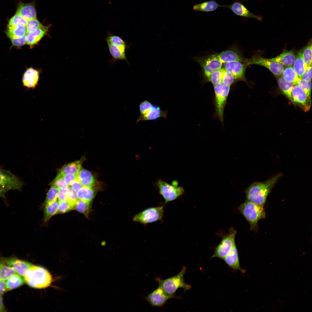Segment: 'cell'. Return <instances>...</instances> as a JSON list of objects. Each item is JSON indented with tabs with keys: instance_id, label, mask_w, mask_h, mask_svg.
Instances as JSON below:
<instances>
[{
	"instance_id": "74e56055",
	"label": "cell",
	"mask_w": 312,
	"mask_h": 312,
	"mask_svg": "<svg viewBox=\"0 0 312 312\" xmlns=\"http://www.w3.org/2000/svg\"><path fill=\"white\" fill-rule=\"evenodd\" d=\"M303 61L307 67L312 65V45L311 44L302 50Z\"/></svg>"
},
{
	"instance_id": "d6a6232c",
	"label": "cell",
	"mask_w": 312,
	"mask_h": 312,
	"mask_svg": "<svg viewBox=\"0 0 312 312\" xmlns=\"http://www.w3.org/2000/svg\"><path fill=\"white\" fill-rule=\"evenodd\" d=\"M92 203V201L78 199L75 204L74 209L88 218L91 211Z\"/></svg>"
},
{
	"instance_id": "f907efd6",
	"label": "cell",
	"mask_w": 312,
	"mask_h": 312,
	"mask_svg": "<svg viewBox=\"0 0 312 312\" xmlns=\"http://www.w3.org/2000/svg\"><path fill=\"white\" fill-rule=\"evenodd\" d=\"M10 40L12 44L15 46H22L26 43V35L21 38H13Z\"/></svg>"
},
{
	"instance_id": "9f6ffc18",
	"label": "cell",
	"mask_w": 312,
	"mask_h": 312,
	"mask_svg": "<svg viewBox=\"0 0 312 312\" xmlns=\"http://www.w3.org/2000/svg\"><path fill=\"white\" fill-rule=\"evenodd\" d=\"M7 190L0 185V197L4 196V194Z\"/></svg>"
},
{
	"instance_id": "e0dca14e",
	"label": "cell",
	"mask_w": 312,
	"mask_h": 312,
	"mask_svg": "<svg viewBox=\"0 0 312 312\" xmlns=\"http://www.w3.org/2000/svg\"><path fill=\"white\" fill-rule=\"evenodd\" d=\"M172 297L167 295L159 286L146 297V300L153 306L162 307Z\"/></svg>"
},
{
	"instance_id": "44dd1931",
	"label": "cell",
	"mask_w": 312,
	"mask_h": 312,
	"mask_svg": "<svg viewBox=\"0 0 312 312\" xmlns=\"http://www.w3.org/2000/svg\"><path fill=\"white\" fill-rule=\"evenodd\" d=\"M223 259L226 263L231 268L239 270L243 273L245 271L241 267L238 250L235 244L230 252Z\"/></svg>"
},
{
	"instance_id": "ab89813d",
	"label": "cell",
	"mask_w": 312,
	"mask_h": 312,
	"mask_svg": "<svg viewBox=\"0 0 312 312\" xmlns=\"http://www.w3.org/2000/svg\"><path fill=\"white\" fill-rule=\"evenodd\" d=\"M58 188L57 187L51 185L46 196L44 203L53 202L57 200Z\"/></svg>"
},
{
	"instance_id": "7dc6e473",
	"label": "cell",
	"mask_w": 312,
	"mask_h": 312,
	"mask_svg": "<svg viewBox=\"0 0 312 312\" xmlns=\"http://www.w3.org/2000/svg\"><path fill=\"white\" fill-rule=\"evenodd\" d=\"M153 104L150 102L145 100L141 102L139 105V110L140 114H142L151 108Z\"/></svg>"
},
{
	"instance_id": "f5cc1de1",
	"label": "cell",
	"mask_w": 312,
	"mask_h": 312,
	"mask_svg": "<svg viewBox=\"0 0 312 312\" xmlns=\"http://www.w3.org/2000/svg\"><path fill=\"white\" fill-rule=\"evenodd\" d=\"M58 202L67 200L66 190L58 188L57 198Z\"/></svg>"
},
{
	"instance_id": "5b68a950",
	"label": "cell",
	"mask_w": 312,
	"mask_h": 312,
	"mask_svg": "<svg viewBox=\"0 0 312 312\" xmlns=\"http://www.w3.org/2000/svg\"><path fill=\"white\" fill-rule=\"evenodd\" d=\"M107 47L112 58L109 61L112 65L119 60H124L129 64L126 54V50L129 48L127 42L119 36L108 32L105 37Z\"/></svg>"
},
{
	"instance_id": "c3c4849f",
	"label": "cell",
	"mask_w": 312,
	"mask_h": 312,
	"mask_svg": "<svg viewBox=\"0 0 312 312\" xmlns=\"http://www.w3.org/2000/svg\"><path fill=\"white\" fill-rule=\"evenodd\" d=\"M62 175L65 182L68 186L70 185L73 180L78 177L77 174H68Z\"/></svg>"
},
{
	"instance_id": "ac0fdd59",
	"label": "cell",
	"mask_w": 312,
	"mask_h": 312,
	"mask_svg": "<svg viewBox=\"0 0 312 312\" xmlns=\"http://www.w3.org/2000/svg\"><path fill=\"white\" fill-rule=\"evenodd\" d=\"M168 111L162 110L160 107L156 104H153L152 107L142 114L140 115L136 122L140 121L156 120L160 118L167 117Z\"/></svg>"
},
{
	"instance_id": "cb8c5ba5",
	"label": "cell",
	"mask_w": 312,
	"mask_h": 312,
	"mask_svg": "<svg viewBox=\"0 0 312 312\" xmlns=\"http://www.w3.org/2000/svg\"><path fill=\"white\" fill-rule=\"evenodd\" d=\"M100 188L98 185L91 187L82 186L77 192L78 199L92 201Z\"/></svg>"
},
{
	"instance_id": "6f0895ef",
	"label": "cell",
	"mask_w": 312,
	"mask_h": 312,
	"mask_svg": "<svg viewBox=\"0 0 312 312\" xmlns=\"http://www.w3.org/2000/svg\"></svg>"
},
{
	"instance_id": "4dcf8cb0",
	"label": "cell",
	"mask_w": 312,
	"mask_h": 312,
	"mask_svg": "<svg viewBox=\"0 0 312 312\" xmlns=\"http://www.w3.org/2000/svg\"><path fill=\"white\" fill-rule=\"evenodd\" d=\"M59 202L57 200L44 204L43 221L44 222L49 221L50 218L57 213Z\"/></svg>"
},
{
	"instance_id": "603a6c76",
	"label": "cell",
	"mask_w": 312,
	"mask_h": 312,
	"mask_svg": "<svg viewBox=\"0 0 312 312\" xmlns=\"http://www.w3.org/2000/svg\"><path fill=\"white\" fill-rule=\"evenodd\" d=\"M16 14L28 21L36 18V13L34 3H21L17 8Z\"/></svg>"
},
{
	"instance_id": "816d5d0a",
	"label": "cell",
	"mask_w": 312,
	"mask_h": 312,
	"mask_svg": "<svg viewBox=\"0 0 312 312\" xmlns=\"http://www.w3.org/2000/svg\"><path fill=\"white\" fill-rule=\"evenodd\" d=\"M70 186L77 192L83 186L78 177L71 182Z\"/></svg>"
},
{
	"instance_id": "b9f144b4",
	"label": "cell",
	"mask_w": 312,
	"mask_h": 312,
	"mask_svg": "<svg viewBox=\"0 0 312 312\" xmlns=\"http://www.w3.org/2000/svg\"><path fill=\"white\" fill-rule=\"evenodd\" d=\"M43 26L36 18L29 20L26 26L27 33L32 31Z\"/></svg>"
},
{
	"instance_id": "f35d334b",
	"label": "cell",
	"mask_w": 312,
	"mask_h": 312,
	"mask_svg": "<svg viewBox=\"0 0 312 312\" xmlns=\"http://www.w3.org/2000/svg\"><path fill=\"white\" fill-rule=\"evenodd\" d=\"M75 204L68 200L59 202L57 213H63L74 209Z\"/></svg>"
},
{
	"instance_id": "ba28073f",
	"label": "cell",
	"mask_w": 312,
	"mask_h": 312,
	"mask_svg": "<svg viewBox=\"0 0 312 312\" xmlns=\"http://www.w3.org/2000/svg\"><path fill=\"white\" fill-rule=\"evenodd\" d=\"M193 58L200 65L207 79L213 71L222 68L223 66V64L218 58L216 53L203 56L195 57Z\"/></svg>"
},
{
	"instance_id": "d6986e66",
	"label": "cell",
	"mask_w": 312,
	"mask_h": 312,
	"mask_svg": "<svg viewBox=\"0 0 312 312\" xmlns=\"http://www.w3.org/2000/svg\"><path fill=\"white\" fill-rule=\"evenodd\" d=\"M225 7L228 8L235 15L244 17L252 18L261 21L262 18L255 15L250 11L242 3V2L235 0L231 4L225 5Z\"/></svg>"
},
{
	"instance_id": "1f68e13d",
	"label": "cell",
	"mask_w": 312,
	"mask_h": 312,
	"mask_svg": "<svg viewBox=\"0 0 312 312\" xmlns=\"http://www.w3.org/2000/svg\"><path fill=\"white\" fill-rule=\"evenodd\" d=\"M293 68L299 78L301 79L307 67L304 63L302 56V50L298 53L296 60L293 64Z\"/></svg>"
},
{
	"instance_id": "5bb4252c",
	"label": "cell",
	"mask_w": 312,
	"mask_h": 312,
	"mask_svg": "<svg viewBox=\"0 0 312 312\" xmlns=\"http://www.w3.org/2000/svg\"><path fill=\"white\" fill-rule=\"evenodd\" d=\"M248 66L245 62L236 61L224 63L223 68L230 72L235 80L246 81L245 73Z\"/></svg>"
},
{
	"instance_id": "bcb514c9",
	"label": "cell",
	"mask_w": 312,
	"mask_h": 312,
	"mask_svg": "<svg viewBox=\"0 0 312 312\" xmlns=\"http://www.w3.org/2000/svg\"><path fill=\"white\" fill-rule=\"evenodd\" d=\"M67 200L75 205L78 200L77 192L71 187H68L66 190Z\"/></svg>"
},
{
	"instance_id": "277c9868",
	"label": "cell",
	"mask_w": 312,
	"mask_h": 312,
	"mask_svg": "<svg viewBox=\"0 0 312 312\" xmlns=\"http://www.w3.org/2000/svg\"><path fill=\"white\" fill-rule=\"evenodd\" d=\"M186 271V267L183 266L181 271L174 276L165 279L158 277L155 278V280L158 282L159 286L167 295L172 298H180V296H175V292L178 289L183 288L185 292L191 288V285L186 283L184 281V276Z\"/></svg>"
},
{
	"instance_id": "3957f363",
	"label": "cell",
	"mask_w": 312,
	"mask_h": 312,
	"mask_svg": "<svg viewBox=\"0 0 312 312\" xmlns=\"http://www.w3.org/2000/svg\"><path fill=\"white\" fill-rule=\"evenodd\" d=\"M238 209L249 224L250 230L257 232L258 222L266 217L264 206L246 200L239 206Z\"/></svg>"
},
{
	"instance_id": "60d3db41",
	"label": "cell",
	"mask_w": 312,
	"mask_h": 312,
	"mask_svg": "<svg viewBox=\"0 0 312 312\" xmlns=\"http://www.w3.org/2000/svg\"><path fill=\"white\" fill-rule=\"evenodd\" d=\"M51 185L65 190H67L69 187L65 182L62 175L59 173L53 181Z\"/></svg>"
},
{
	"instance_id": "52a82bcc",
	"label": "cell",
	"mask_w": 312,
	"mask_h": 312,
	"mask_svg": "<svg viewBox=\"0 0 312 312\" xmlns=\"http://www.w3.org/2000/svg\"><path fill=\"white\" fill-rule=\"evenodd\" d=\"M213 86L216 114L218 118L222 122L224 109L231 86L221 83Z\"/></svg>"
},
{
	"instance_id": "f1b7e54d",
	"label": "cell",
	"mask_w": 312,
	"mask_h": 312,
	"mask_svg": "<svg viewBox=\"0 0 312 312\" xmlns=\"http://www.w3.org/2000/svg\"><path fill=\"white\" fill-rule=\"evenodd\" d=\"M84 160V157H83L78 161L64 165L60 169L59 173L62 174H78L81 168V165Z\"/></svg>"
},
{
	"instance_id": "83f0119b",
	"label": "cell",
	"mask_w": 312,
	"mask_h": 312,
	"mask_svg": "<svg viewBox=\"0 0 312 312\" xmlns=\"http://www.w3.org/2000/svg\"><path fill=\"white\" fill-rule=\"evenodd\" d=\"M220 7H225V5L219 4L214 0H210L196 4L193 8L196 11L208 12L215 11Z\"/></svg>"
},
{
	"instance_id": "d4e9b609",
	"label": "cell",
	"mask_w": 312,
	"mask_h": 312,
	"mask_svg": "<svg viewBox=\"0 0 312 312\" xmlns=\"http://www.w3.org/2000/svg\"><path fill=\"white\" fill-rule=\"evenodd\" d=\"M78 176L83 186L91 187L98 184L96 178L92 173L84 168H81Z\"/></svg>"
},
{
	"instance_id": "8992f818",
	"label": "cell",
	"mask_w": 312,
	"mask_h": 312,
	"mask_svg": "<svg viewBox=\"0 0 312 312\" xmlns=\"http://www.w3.org/2000/svg\"><path fill=\"white\" fill-rule=\"evenodd\" d=\"M156 185L159 194L164 199L165 204L182 196L185 191L183 187L179 186L176 181H173L170 184L159 179L156 182Z\"/></svg>"
},
{
	"instance_id": "db71d44e",
	"label": "cell",
	"mask_w": 312,
	"mask_h": 312,
	"mask_svg": "<svg viewBox=\"0 0 312 312\" xmlns=\"http://www.w3.org/2000/svg\"><path fill=\"white\" fill-rule=\"evenodd\" d=\"M6 291L5 281L0 279V296H2Z\"/></svg>"
},
{
	"instance_id": "8d00e7d4",
	"label": "cell",
	"mask_w": 312,
	"mask_h": 312,
	"mask_svg": "<svg viewBox=\"0 0 312 312\" xmlns=\"http://www.w3.org/2000/svg\"><path fill=\"white\" fill-rule=\"evenodd\" d=\"M224 68H223L213 71L207 79V81L215 85L221 83Z\"/></svg>"
},
{
	"instance_id": "6da1fadb",
	"label": "cell",
	"mask_w": 312,
	"mask_h": 312,
	"mask_svg": "<svg viewBox=\"0 0 312 312\" xmlns=\"http://www.w3.org/2000/svg\"><path fill=\"white\" fill-rule=\"evenodd\" d=\"M282 175L279 173L265 181L252 184L246 190V200L264 206L268 195Z\"/></svg>"
},
{
	"instance_id": "e575fe53",
	"label": "cell",
	"mask_w": 312,
	"mask_h": 312,
	"mask_svg": "<svg viewBox=\"0 0 312 312\" xmlns=\"http://www.w3.org/2000/svg\"><path fill=\"white\" fill-rule=\"evenodd\" d=\"M278 86L283 93L291 101V92L294 85L285 80L282 77L277 78Z\"/></svg>"
},
{
	"instance_id": "30bf717a",
	"label": "cell",
	"mask_w": 312,
	"mask_h": 312,
	"mask_svg": "<svg viewBox=\"0 0 312 312\" xmlns=\"http://www.w3.org/2000/svg\"><path fill=\"white\" fill-rule=\"evenodd\" d=\"M164 205L147 208L135 216L133 220L145 224L161 220L164 213Z\"/></svg>"
},
{
	"instance_id": "9a60e30c",
	"label": "cell",
	"mask_w": 312,
	"mask_h": 312,
	"mask_svg": "<svg viewBox=\"0 0 312 312\" xmlns=\"http://www.w3.org/2000/svg\"><path fill=\"white\" fill-rule=\"evenodd\" d=\"M216 53L218 58L223 64L236 61L245 62L246 59L244 57L240 50L236 46L232 47Z\"/></svg>"
},
{
	"instance_id": "f6af8a7d",
	"label": "cell",
	"mask_w": 312,
	"mask_h": 312,
	"mask_svg": "<svg viewBox=\"0 0 312 312\" xmlns=\"http://www.w3.org/2000/svg\"><path fill=\"white\" fill-rule=\"evenodd\" d=\"M297 85L304 91L308 96L310 98L311 89V81H306L300 79Z\"/></svg>"
},
{
	"instance_id": "484cf974",
	"label": "cell",
	"mask_w": 312,
	"mask_h": 312,
	"mask_svg": "<svg viewBox=\"0 0 312 312\" xmlns=\"http://www.w3.org/2000/svg\"><path fill=\"white\" fill-rule=\"evenodd\" d=\"M296 58V57L293 51H284L276 57L269 59L283 66H289L293 64Z\"/></svg>"
},
{
	"instance_id": "4316f807",
	"label": "cell",
	"mask_w": 312,
	"mask_h": 312,
	"mask_svg": "<svg viewBox=\"0 0 312 312\" xmlns=\"http://www.w3.org/2000/svg\"><path fill=\"white\" fill-rule=\"evenodd\" d=\"M6 34L10 39L21 38L26 35V27L25 26L20 24L8 25Z\"/></svg>"
},
{
	"instance_id": "2e32d148",
	"label": "cell",
	"mask_w": 312,
	"mask_h": 312,
	"mask_svg": "<svg viewBox=\"0 0 312 312\" xmlns=\"http://www.w3.org/2000/svg\"><path fill=\"white\" fill-rule=\"evenodd\" d=\"M0 260L13 268L17 273L23 277L32 265L28 262L13 257H2Z\"/></svg>"
},
{
	"instance_id": "8fae6325",
	"label": "cell",
	"mask_w": 312,
	"mask_h": 312,
	"mask_svg": "<svg viewBox=\"0 0 312 312\" xmlns=\"http://www.w3.org/2000/svg\"><path fill=\"white\" fill-rule=\"evenodd\" d=\"M245 62L248 66L255 64L263 66L276 76L281 75L284 69V66L281 64L257 54L254 55L250 59L246 58Z\"/></svg>"
},
{
	"instance_id": "681fc988",
	"label": "cell",
	"mask_w": 312,
	"mask_h": 312,
	"mask_svg": "<svg viewBox=\"0 0 312 312\" xmlns=\"http://www.w3.org/2000/svg\"><path fill=\"white\" fill-rule=\"evenodd\" d=\"M312 79V65L308 67L302 76L301 79L306 81H311Z\"/></svg>"
},
{
	"instance_id": "ffe728a7",
	"label": "cell",
	"mask_w": 312,
	"mask_h": 312,
	"mask_svg": "<svg viewBox=\"0 0 312 312\" xmlns=\"http://www.w3.org/2000/svg\"><path fill=\"white\" fill-rule=\"evenodd\" d=\"M39 72L34 69H27L23 75V86L27 88H34L37 86L39 79Z\"/></svg>"
},
{
	"instance_id": "9c48e42d",
	"label": "cell",
	"mask_w": 312,
	"mask_h": 312,
	"mask_svg": "<svg viewBox=\"0 0 312 312\" xmlns=\"http://www.w3.org/2000/svg\"><path fill=\"white\" fill-rule=\"evenodd\" d=\"M236 233V230L233 227H231L229 233L222 236L220 243L215 248L214 252L211 257L223 259L235 244V238Z\"/></svg>"
},
{
	"instance_id": "7bdbcfd3",
	"label": "cell",
	"mask_w": 312,
	"mask_h": 312,
	"mask_svg": "<svg viewBox=\"0 0 312 312\" xmlns=\"http://www.w3.org/2000/svg\"><path fill=\"white\" fill-rule=\"evenodd\" d=\"M28 21L18 14H16L9 20L8 25H12L20 24L26 26Z\"/></svg>"
},
{
	"instance_id": "4fadbf2b",
	"label": "cell",
	"mask_w": 312,
	"mask_h": 312,
	"mask_svg": "<svg viewBox=\"0 0 312 312\" xmlns=\"http://www.w3.org/2000/svg\"><path fill=\"white\" fill-rule=\"evenodd\" d=\"M291 101L302 108L305 111L308 110L311 105L310 98L297 85H294L291 92Z\"/></svg>"
},
{
	"instance_id": "ee69618b",
	"label": "cell",
	"mask_w": 312,
	"mask_h": 312,
	"mask_svg": "<svg viewBox=\"0 0 312 312\" xmlns=\"http://www.w3.org/2000/svg\"><path fill=\"white\" fill-rule=\"evenodd\" d=\"M235 81V79L232 74L230 72L224 69L221 83L225 85L231 86Z\"/></svg>"
},
{
	"instance_id": "11a10c76",
	"label": "cell",
	"mask_w": 312,
	"mask_h": 312,
	"mask_svg": "<svg viewBox=\"0 0 312 312\" xmlns=\"http://www.w3.org/2000/svg\"><path fill=\"white\" fill-rule=\"evenodd\" d=\"M6 311V309L3 302V298L2 296H0V312Z\"/></svg>"
},
{
	"instance_id": "7c38bea8",
	"label": "cell",
	"mask_w": 312,
	"mask_h": 312,
	"mask_svg": "<svg viewBox=\"0 0 312 312\" xmlns=\"http://www.w3.org/2000/svg\"><path fill=\"white\" fill-rule=\"evenodd\" d=\"M23 185L21 179L11 171L0 168V185L7 191L21 190Z\"/></svg>"
},
{
	"instance_id": "d590c367",
	"label": "cell",
	"mask_w": 312,
	"mask_h": 312,
	"mask_svg": "<svg viewBox=\"0 0 312 312\" xmlns=\"http://www.w3.org/2000/svg\"><path fill=\"white\" fill-rule=\"evenodd\" d=\"M17 273L14 270L0 260V279L6 281L11 276Z\"/></svg>"
},
{
	"instance_id": "7402d4cb",
	"label": "cell",
	"mask_w": 312,
	"mask_h": 312,
	"mask_svg": "<svg viewBox=\"0 0 312 312\" xmlns=\"http://www.w3.org/2000/svg\"><path fill=\"white\" fill-rule=\"evenodd\" d=\"M49 28V26L43 25L32 31L27 33L26 35V44L31 46L37 44L46 34Z\"/></svg>"
},
{
	"instance_id": "f546056e",
	"label": "cell",
	"mask_w": 312,
	"mask_h": 312,
	"mask_svg": "<svg viewBox=\"0 0 312 312\" xmlns=\"http://www.w3.org/2000/svg\"><path fill=\"white\" fill-rule=\"evenodd\" d=\"M17 273L11 276L5 281L7 291L14 289L22 285L25 282L23 278Z\"/></svg>"
},
{
	"instance_id": "836d02e7",
	"label": "cell",
	"mask_w": 312,
	"mask_h": 312,
	"mask_svg": "<svg viewBox=\"0 0 312 312\" xmlns=\"http://www.w3.org/2000/svg\"><path fill=\"white\" fill-rule=\"evenodd\" d=\"M283 78L286 81L297 85L300 79L299 78L293 68L289 66L284 69L281 74Z\"/></svg>"
},
{
	"instance_id": "7a4b0ae2",
	"label": "cell",
	"mask_w": 312,
	"mask_h": 312,
	"mask_svg": "<svg viewBox=\"0 0 312 312\" xmlns=\"http://www.w3.org/2000/svg\"><path fill=\"white\" fill-rule=\"evenodd\" d=\"M23 278L29 287L35 289H43L50 286L53 281L49 272L44 268L32 265L26 272Z\"/></svg>"
}]
</instances>
